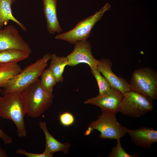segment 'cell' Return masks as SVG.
<instances>
[{"mask_svg":"<svg viewBox=\"0 0 157 157\" xmlns=\"http://www.w3.org/2000/svg\"><path fill=\"white\" fill-rule=\"evenodd\" d=\"M20 94L25 114L32 118L39 117L53 102V93L42 88L38 78L21 91Z\"/></svg>","mask_w":157,"mask_h":157,"instance_id":"cell-1","label":"cell"},{"mask_svg":"<svg viewBox=\"0 0 157 157\" xmlns=\"http://www.w3.org/2000/svg\"><path fill=\"white\" fill-rule=\"evenodd\" d=\"M0 97V117L12 121L15 125L18 136L25 137L24 116L25 115L20 92L6 93Z\"/></svg>","mask_w":157,"mask_h":157,"instance_id":"cell-2","label":"cell"},{"mask_svg":"<svg viewBox=\"0 0 157 157\" xmlns=\"http://www.w3.org/2000/svg\"><path fill=\"white\" fill-rule=\"evenodd\" d=\"M51 58V55L47 53L42 58L22 69L3 87L2 95L11 92H21L35 82L41 76Z\"/></svg>","mask_w":157,"mask_h":157,"instance_id":"cell-3","label":"cell"},{"mask_svg":"<svg viewBox=\"0 0 157 157\" xmlns=\"http://www.w3.org/2000/svg\"><path fill=\"white\" fill-rule=\"evenodd\" d=\"M131 90L152 100L157 99V72L149 67H140L133 72L128 83Z\"/></svg>","mask_w":157,"mask_h":157,"instance_id":"cell-4","label":"cell"},{"mask_svg":"<svg viewBox=\"0 0 157 157\" xmlns=\"http://www.w3.org/2000/svg\"><path fill=\"white\" fill-rule=\"evenodd\" d=\"M154 108L153 100L131 90L123 94L119 112L124 115L136 118L151 111Z\"/></svg>","mask_w":157,"mask_h":157,"instance_id":"cell-5","label":"cell"},{"mask_svg":"<svg viewBox=\"0 0 157 157\" xmlns=\"http://www.w3.org/2000/svg\"><path fill=\"white\" fill-rule=\"evenodd\" d=\"M116 113L102 112L97 119L90 122L85 133L89 135L95 129L99 131L101 139L120 140L126 134L123 126L117 121Z\"/></svg>","mask_w":157,"mask_h":157,"instance_id":"cell-6","label":"cell"},{"mask_svg":"<svg viewBox=\"0 0 157 157\" xmlns=\"http://www.w3.org/2000/svg\"><path fill=\"white\" fill-rule=\"evenodd\" d=\"M110 3H106L99 10L78 22L72 29L56 35L55 38L63 40L72 44L77 41L87 40L95 24L102 17L105 13L110 8Z\"/></svg>","mask_w":157,"mask_h":157,"instance_id":"cell-7","label":"cell"},{"mask_svg":"<svg viewBox=\"0 0 157 157\" xmlns=\"http://www.w3.org/2000/svg\"><path fill=\"white\" fill-rule=\"evenodd\" d=\"M10 49L21 50L30 54L32 50L16 28L12 25L0 29V51Z\"/></svg>","mask_w":157,"mask_h":157,"instance_id":"cell-8","label":"cell"},{"mask_svg":"<svg viewBox=\"0 0 157 157\" xmlns=\"http://www.w3.org/2000/svg\"><path fill=\"white\" fill-rule=\"evenodd\" d=\"M73 51L66 57L68 60V65L73 67L81 63H85L90 67H97L99 60L93 56L90 43L87 40H80L74 44Z\"/></svg>","mask_w":157,"mask_h":157,"instance_id":"cell-9","label":"cell"},{"mask_svg":"<svg viewBox=\"0 0 157 157\" xmlns=\"http://www.w3.org/2000/svg\"><path fill=\"white\" fill-rule=\"evenodd\" d=\"M122 96L120 92L112 88L105 94L88 99L84 103L97 106L101 108L102 112L116 113L119 112Z\"/></svg>","mask_w":157,"mask_h":157,"instance_id":"cell-10","label":"cell"},{"mask_svg":"<svg viewBox=\"0 0 157 157\" xmlns=\"http://www.w3.org/2000/svg\"><path fill=\"white\" fill-rule=\"evenodd\" d=\"M97 68L110 83L112 88L115 89L123 94L131 90L128 83L121 76H118L113 72V63L109 59L103 58L99 60Z\"/></svg>","mask_w":157,"mask_h":157,"instance_id":"cell-11","label":"cell"},{"mask_svg":"<svg viewBox=\"0 0 157 157\" xmlns=\"http://www.w3.org/2000/svg\"><path fill=\"white\" fill-rule=\"evenodd\" d=\"M123 127L129 135L132 142L136 146L149 149L153 144L157 142V131L152 128L142 127L133 130Z\"/></svg>","mask_w":157,"mask_h":157,"instance_id":"cell-12","label":"cell"},{"mask_svg":"<svg viewBox=\"0 0 157 157\" xmlns=\"http://www.w3.org/2000/svg\"><path fill=\"white\" fill-rule=\"evenodd\" d=\"M43 4L48 32L52 34L60 33L62 28L57 15V0H43Z\"/></svg>","mask_w":157,"mask_h":157,"instance_id":"cell-13","label":"cell"},{"mask_svg":"<svg viewBox=\"0 0 157 157\" xmlns=\"http://www.w3.org/2000/svg\"><path fill=\"white\" fill-rule=\"evenodd\" d=\"M40 129L44 132L45 138V150L53 154L55 153L61 151L65 154H67L71 147L68 143H61L54 138L48 131L46 123L44 121L39 122Z\"/></svg>","mask_w":157,"mask_h":157,"instance_id":"cell-14","label":"cell"},{"mask_svg":"<svg viewBox=\"0 0 157 157\" xmlns=\"http://www.w3.org/2000/svg\"><path fill=\"white\" fill-rule=\"evenodd\" d=\"M16 0H0V29L3 28L10 21L17 24L24 31L26 27L23 24L16 19L12 14L11 6Z\"/></svg>","mask_w":157,"mask_h":157,"instance_id":"cell-15","label":"cell"},{"mask_svg":"<svg viewBox=\"0 0 157 157\" xmlns=\"http://www.w3.org/2000/svg\"><path fill=\"white\" fill-rule=\"evenodd\" d=\"M22 70L17 62H12L0 65V88H3L10 80L19 74Z\"/></svg>","mask_w":157,"mask_h":157,"instance_id":"cell-16","label":"cell"},{"mask_svg":"<svg viewBox=\"0 0 157 157\" xmlns=\"http://www.w3.org/2000/svg\"><path fill=\"white\" fill-rule=\"evenodd\" d=\"M51 61L49 69L54 75L57 82L63 81V73L65 67L68 65V60L66 57L58 56L55 54L51 55Z\"/></svg>","mask_w":157,"mask_h":157,"instance_id":"cell-17","label":"cell"},{"mask_svg":"<svg viewBox=\"0 0 157 157\" xmlns=\"http://www.w3.org/2000/svg\"><path fill=\"white\" fill-rule=\"evenodd\" d=\"M30 54L17 49H10L0 51V65L12 62L20 61L27 59Z\"/></svg>","mask_w":157,"mask_h":157,"instance_id":"cell-18","label":"cell"},{"mask_svg":"<svg viewBox=\"0 0 157 157\" xmlns=\"http://www.w3.org/2000/svg\"><path fill=\"white\" fill-rule=\"evenodd\" d=\"M40 81L45 90L49 93H53V87L57 82L54 75L49 69L44 70L41 75Z\"/></svg>","mask_w":157,"mask_h":157,"instance_id":"cell-19","label":"cell"},{"mask_svg":"<svg viewBox=\"0 0 157 157\" xmlns=\"http://www.w3.org/2000/svg\"><path fill=\"white\" fill-rule=\"evenodd\" d=\"M92 74L94 75L97 83L99 93L98 95H103L108 92L112 87L106 78L101 75L97 67H90Z\"/></svg>","mask_w":157,"mask_h":157,"instance_id":"cell-20","label":"cell"},{"mask_svg":"<svg viewBox=\"0 0 157 157\" xmlns=\"http://www.w3.org/2000/svg\"><path fill=\"white\" fill-rule=\"evenodd\" d=\"M117 143L115 147L112 148V151L108 155L109 157H138L135 154H129L122 147L120 140H117Z\"/></svg>","mask_w":157,"mask_h":157,"instance_id":"cell-21","label":"cell"},{"mask_svg":"<svg viewBox=\"0 0 157 157\" xmlns=\"http://www.w3.org/2000/svg\"><path fill=\"white\" fill-rule=\"evenodd\" d=\"M59 120L62 125L65 126H68L74 123V118L72 114L66 112L60 115Z\"/></svg>","mask_w":157,"mask_h":157,"instance_id":"cell-22","label":"cell"},{"mask_svg":"<svg viewBox=\"0 0 157 157\" xmlns=\"http://www.w3.org/2000/svg\"><path fill=\"white\" fill-rule=\"evenodd\" d=\"M17 154L25 155L28 157H52L53 154L44 150L42 153L38 154L28 152L22 149H18L16 151Z\"/></svg>","mask_w":157,"mask_h":157,"instance_id":"cell-23","label":"cell"},{"mask_svg":"<svg viewBox=\"0 0 157 157\" xmlns=\"http://www.w3.org/2000/svg\"><path fill=\"white\" fill-rule=\"evenodd\" d=\"M0 138L5 144H10L13 141L12 138L6 134L0 128Z\"/></svg>","mask_w":157,"mask_h":157,"instance_id":"cell-24","label":"cell"},{"mask_svg":"<svg viewBox=\"0 0 157 157\" xmlns=\"http://www.w3.org/2000/svg\"><path fill=\"white\" fill-rule=\"evenodd\" d=\"M8 156L6 151L0 147V157H7Z\"/></svg>","mask_w":157,"mask_h":157,"instance_id":"cell-25","label":"cell"},{"mask_svg":"<svg viewBox=\"0 0 157 157\" xmlns=\"http://www.w3.org/2000/svg\"><path fill=\"white\" fill-rule=\"evenodd\" d=\"M2 90L0 88V94L1 93Z\"/></svg>","mask_w":157,"mask_h":157,"instance_id":"cell-26","label":"cell"}]
</instances>
